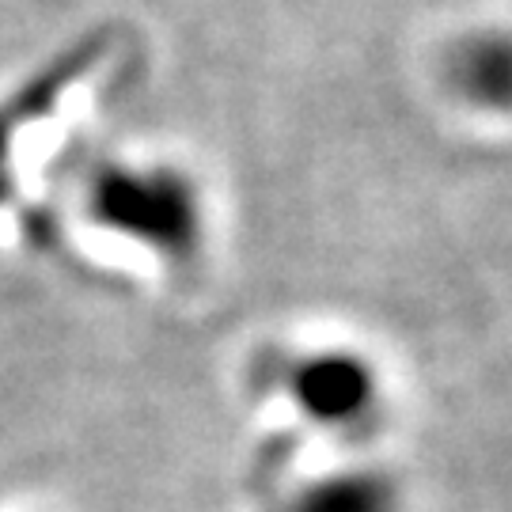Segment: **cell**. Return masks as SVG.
<instances>
[{"label":"cell","instance_id":"1","mask_svg":"<svg viewBox=\"0 0 512 512\" xmlns=\"http://www.w3.org/2000/svg\"><path fill=\"white\" fill-rule=\"evenodd\" d=\"M95 228L126 239L167 266H186L205 247V194L186 167L164 160H103L84 183Z\"/></svg>","mask_w":512,"mask_h":512},{"label":"cell","instance_id":"2","mask_svg":"<svg viewBox=\"0 0 512 512\" xmlns=\"http://www.w3.org/2000/svg\"><path fill=\"white\" fill-rule=\"evenodd\" d=\"M281 384L296 410L330 433H361L384 410L380 368L357 349L327 346L300 353L289 361Z\"/></svg>","mask_w":512,"mask_h":512},{"label":"cell","instance_id":"3","mask_svg":"<svg viewBox=\"0 0 512 512\" xmlns=\"http://www.w3.org/2000/svg\"><path fill=\"white\" fill-rule=\"evenodd\" d=\"M107 54V35H84L65 46L46 65H38L27 80H19L8 95H0V205L16 190V152L23 137L46 118H54L65 95L80 80H88L95 65Z\"/></svg>","mask_w":512,"mask_h":512},{"label":"cell","instance_id":"4","mask_svg":"<svg viewBox=\"0 0 512 512\" xmlns=\"http://www.w3.org/2000/svg\"><path fill=\"white\" fill-rule=\"evenodd\" d=\"M444 84L459 103L512 118V27H475L444 54Z\"/></svg>","mask_w":512,"mask_h":512},{"label":"cell","instance_id":"5","mask_svg":"<svg viewBox=\"0 0 512 512\" xmlns=\"http://www.w3.org/2000/svg\"><path fill=\"white\" fill-rule=\"evenodd\" d=\"M277 512H403V490L380 467H346L296 486Z\"/></svg>","mask_w":512,"mask_h":512}]
</instances>
